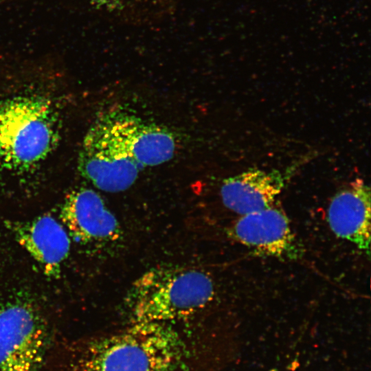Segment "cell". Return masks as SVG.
<instances>
[{
  "label": "cell",
  "instance_id": "6da1fadb",
  "mask_svg": "<svg viewBox=\"0 0 371 371\" xmlns=\"http://www.w3.org/2000/svg\"><path fill=\"white\" fill-rule=\"evenodd\" d=\"M190 351L168 323H131L80 347L71 371H188Z\"/></svg>",
  "mask_w": 371,
  "mask_h": 371
},
{
  "label": "cell",
  "instance_id": "5b68a950",
  "mask_svg": "<svg viewBox=\"0 0 371 371\" xmlns=\"http://www.w3.org/2000/svg\"><path fill=\"white\" fill-rule=\"evenodd\" d=\"M49 341L47 322L34 305L17 302L0 308V371H37Z\"/></svg>",
  "mask_w": 371,
  "mask_h": 371
},
{
  "label": "cell",
  "instance_id": "ba28073f",
  "mask_svg": "<svg viewBox=\"0 0 371 371\" xmlns=\"http://www.w3.org/2000/svg\"><path fill=\"white\" fill-rule=\"evenodd\" d=\"M327 219L337 236L370 253V190L361 179L352 181L333 197Z\"/></svg>",
  "mask_w": 371,
  "mask_h": 371
},
{
  "label": "cell",
  "instance_id": "8992f818",
  "mask_svg": "<svg viewBox=\"0 0 371 371\" xmlns=\"http://www.w3.org/2000/svg\"><path fill=\"white\" fill-rule=\"evenodd\" d=\"M237 241L261 255L281 257L294 249L295 238L284 212L278 205L240 215L230 229Z\"/></svg>",
  "mask_w": 371,
  "mask_h": 371
},
{
  "label": "cell",
  "instance_id": "277c9868",
  "mask_svg": "<svg viewBox=\"0 0 371 371\" xmlns=\"http://www.w3.org/2000/svg\"><path fill=\"white\" fill-rule=\"evenodd\" d=\"M78 170L94 186L109 192L124 191L136 181L142 169L124 139L116 110L102 113L88 130L79 153Z\"/></svg>",
  "mask_w": 371,
  "mask_h": 371
},
{
  "label": "cell",
  "instance_id": "7c38bea8",
  "mask_svg": "<svg viewBox=\"0 0 371 371\" xmlns=\"http://www.w3.org/2000/svg\"><path fill=\"white\" fill-rule=\"evenodd\" d=\"M91 3L98 6L113 8L123 5L130 0H88Z\"/></svg>",
  "mask_w": 371,
  "mask_h": 371
},
{
  "label": "cell",
  "instance_id": "52a82bcc",
  "mask_svg": "<svg viewBox=\"0 0 371 371\" xmlns=\"http://www.w3.org/2000/svg\"><path fill=\"white\" fill-rule=\"evenodd\" d=\"M60 217L70 234L80 242L113 240L120 233L117 219L92 189L71 192L64 201Z\"/></svg>",
  "mask_w": 371,
  "mask_h": 371
},
{
  "label": "cell",
  "instance_id": "7a4b0ae2",
  "mask_svg": "<svg viewBox=\"0 0 371 371\" xmlns=\"http://www.w3.org/2000/svg\"><path fill=\"white\" fill-rule=\"evenodd\" d=\"M214 285L205 271L193 267L150 269L132 284L125 298L131 323H169L194 315L212 300Z\"/></svg>",
  "mask_w": 371,
  "mask_h": 371
},
{
  "label": "cell",
  "instance_id": "30bf717a",
  "mask_svg": "<svg viewBox=\"0 0 371 371\" xmlns=\"http://www.w3.org/2000/svg\"><path fill=\"white\" fill-rule=\"evenodd\" d=\"M284 186V177L280 171L251 168L225 179L221 195L226 207L244 215L273 205Z\"/></svg>",
  "mask_w": 371,
  "mask_h": 371
},
{
  "label": "cell",
  "instance_id": "9c48e42d",
  "mask_svg": "<svg viewBox=\"0 0 371 371\" xmlns=\"http://www.w3.org/2000/svg\"><path fill=\"white\" fill-rule=\"evenodd\" d=\"M9 227L19 243L41 265L45 274H59L70 249L69 237L59 222L43 215L30 221L10 223Z\"/></svg>",
  "mask_w": 371,
  "mask_h": 371
},
{
  "label": "cell",
  "instance_id": "8fae6325",
  "mask_svg": "<svg viewBox=\"0 0 371 371\" xmlns=\"http://www.w3.org/2000/svg\"><path fill=\"white\" fill-rule=\"evenodd\" d=\"M120 128L131 155L140 168L169 161L175 151V139L167 128L144 122L116 110Z\"/></svg>",
  "mask_w": 371,
  "mask_h": 371
},
{
  "label": "cell",
  "instance_id": "3957f363",
  "mask_svg": "<svg viewBox=\"0 0 371 371\" xmlns=\"http://www.w3.org/2000/svg\"><path fill=\"white\" fill-rule=\"evenodd\" d=\"M58 140V119L51 103L19 96L0 105V166L25 169L45 159Z\"/></svg>",
  "mask_w": 371,
  "mask_h": 371
}]
</instances>
